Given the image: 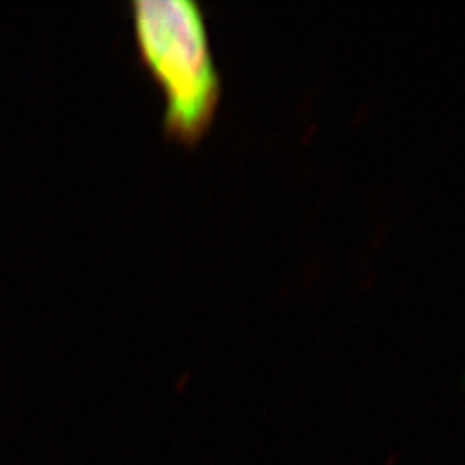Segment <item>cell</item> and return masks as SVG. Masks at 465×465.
I'll return each mask as SVG.
<instances>
[{"label":"cell","instance_id":"cell-1","mask_svg":"<svg viewBox=\"0 0 465 465\" xmlns=\"http://www.w3.org/2000/svg\"><path fill=\"white\" fill-rule=\"evenodd\" d=\"M130 18L142 63L163 94V130L194 145L212 128L223 80L203 8L194 0H134Z\"/></svg>","mask_w":465,"mask_h":465}]
</instances>
